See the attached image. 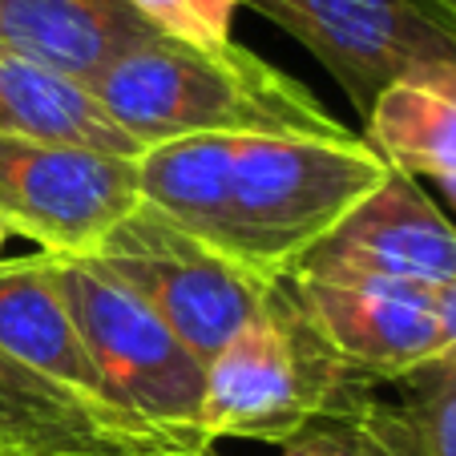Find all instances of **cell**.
<instances>
[{"label": "cell", "instance_id": "ffe728a7", "mask_svg": "<svg viewBox=\"0 0 456 456\" xmlns=\"http://www.w3.org/2000/svg\"><path fill=\"white\" fill-rule=\"evenodd\" d=\"M9 223H4V218H0V255H4V242H9Z\"/></svg>", "mask_w": 456, "mask_h": 456}, {"label": "cell", "instance_id": "603a6c76", "mask_svg": "<svg viewBox=\"0 0 456 456\" xmlns=\"http://www.w3.org/2000/svg\"><path fill=\"white\" fill-rule=\"evenodd\" d=\"M0 456H9V452H4V448H0Z\"/></svg>", "mask_w": 456, "mask_h": 456}, {"label": "cell", "instance_id": "7a4b0ae2", "mask_svg": "<svg viewBox=\"0 0 456 456\" xmlns=\"http://www.w3.org/2000/svg\"><path fill=\"white\" fill-rule=\"evenodd\" d=\"M89 89L142 154L166 142L215 134L360 138L303 81L234 41L223 49H194L154 37L113 61Z\"/></svg>", "mask_w": 456, "mask_h": 456}, {"label": "cell", "instance_id": "4fadbf2b", "mask_svg": "<svg viewBox=\"0 0 456 456\" xmlns=\"http://www.w3.org/2000/svg\"><path fill=\"white\" fill-rule=\"evenodd\" d=\"M363 126V142L392 170L436 182L456 210V61H432L392 81Z\"/></svg>", "mask_w": 456, "mask_h": 456}, {"label": "cell", "instance_id": "2e32d148", "mask_svg": "<svg viewBox=\"0 0 456 456\" xmlns=\"http://www.w3.org/2000/svg\"><path fill=\"white\" fill-rule=\"evenodd\" d=\"M400 412L412 420L428 456H456V360L452 355L400 379Z\"/></svg>", "mask_w": 456, "mask_h": 456}, {"label": "cell", "instance_id": "ba28073f", "mask_svg": "<svg viewBox=\"0 0 456 456\" xmlns=\"http://www.w3.org/2000/svg\"><path fill=\"white\" fill-rule=\"evenodd\" d=\"M311 328L352 376L368 384H400L404 376L444 360V328L436 291L384 279H287Z\"/></svg>", "mask_w": 456, "mask_h": 456}, {"label": "cell", "instance_id": "5b68a950", "mask_svg": "<svg viewBox=\"0 0 456 456\" xmlns=\"http://www.w3.org/2000/svg\"><path fill=\"white\" fill-rule=\"evenodd\" d=\"M89 258L138 295L202 363L267 307L275 287L239 271L146 202L129 210Z\"/></svg>", "mask_w": 456, "mask_h": 456}, {"label": "cell", "instance_id": "9c48e42d", "mask_svg": "<svg viewBox=\"0 0 456 456\" xmlns=\"http://www.w3.org/2000/svg\"><path fill=\"white\" fill-rule=\"evenodd\" d=\"M295 275L307 279H384V283L440 287L456 283V223L404 170H387L344 223L319 242Z\"/></svg>", "mask_w": 456, "mask_h": 456}, {"label": "cell", "instance_id": "3957f363", "mask_svg": "<svg viewBox=\"0 0 456 456\" xmlns=\"http://www.w3.org/2000/svg\"><path fill=\"white\" fill-rule=\"evenodd\" d=\"M355 379L311 328L283 279L271 287L267 307L207 363L202 440L210 448L226 436L287 444Z\"/></svg>", "mask_w": 456, "mask_h": 456}, {"label": "cell", "instance_id": "8992f818", "mask_svg": "<svg viewBox=\"0 0 456 456\" xmlns=\"http://www.w3.org/2000/svg\"><path fill=\"white\" fill-rule=\"evenodd\" d=\"M138 202V162L129 158L0 134V218L41 255H94Z\"/></svg>", "mask_w": 456, "mask_h": 456}, {"label": "cell", "instance_id": "8fae6325", "mask_svg": "<svg viewBox=\"0 0 456 456\" xmlns=\"http://www.w3.org/2000/svg\"><path fill=\"white\" fill-rule=\"evenodd\" d=\"M0 448L9 456H178L170 440L102 412L0 352Z\"/></svg>", "mask_w": 456, "mask_h": 456}, {"label": "cell", "instance_id": "e0dca14e", "mask_svg": "<svg viewBox=\"0 0 456 456\" xmlns=\"http://www.w3.org/2000/svg\"><path fill=\"white\" fill-rule=\"evenodd\" d=\"M158 37L194 49L231 45L234 17L247 0H126Z\"/></svg>", "mask_w": 456, "mask_h": 456}, {"label": "cell", "instance_id": "52a82bcc", "mask_svg": "<svg viewBox=\"0 0 456 456\" xmlns=\"http://www.w3.org/2000/svg\"><path fill=\"white\" fill-rule=\"evenodd\" d=\"M303 45L368 118L376 97L404 73L456 61V37L416 0H247Z\"/></svg>", "mask_w": 456, "mask_h": 456}, {"label": "cell", "instance_id": "30bf717a", "mask_svg": "<svg viewBox=\"0 0 456 456\" xmlns=\"http://www.w3.org/2000/svg\"><path fill=\"white\" fill-rule=\"evenodd\" d=\"M0 352H9L28 371L81 396L86 404L142 424L138 416H129L118 404L102 368L89 355L86 339L73 323L69 303L61 295L53 255L37 250V255L20 258H0Z\"/></svg>", "mask_w": 456, "mask_h": 456}, {"label": "cell", "instance_id": "277c9868", "mask_svg": "<svg viewBox=\"0 0 456 456\" xmlns=\"http://www.w3.org/2000/svg\"><path fill=\"white\" fill-rule=\"evenodd\" d=\"M57 279L118 404L178 452H207L199 428L207 363L97 258H57Z\"/></svg>", "mask_w": 456, "mask_h": 456}, {"label": "cell", "instance_id": "9a60e30c", "mask_svg": "<svg viewBox=\"0 0 456 456\" xmlns=\"http://www.w3.org/2000/svg\"><path fill=\"white\" fill-rule=\"evenodd\" d=\"M279 448V456H428L400 404L379 400L368 379L347 384L328 412Z\"/></svg>", "mask_w": 456, "mask_h": 456}, {"label": "cell", "instance_id": "44dd1931", "mask_svg": "<svg viewBox=\"0 0 456 456\" xmlns=\"http://www.w3.org/2000/svg\"><path fill=\"white\" fill-rule=\"evenodd\" d=\"M178 456H218L215 448H207V452H178Z\"/></svg>", "mask_w": 456, "mask_h": 456}, {"label": "cell", "instance_id": "5bb4252c", "mask_svg": "<svg viewBox=\"0 0 456 456\" xmlns=\"http://www.w3.org/2000/svg\"><path fill=\"white\" fill-rule=\"evenodd\" d=\"M0 134L81 146L129 162L142 158V146L105 113L94 89L9 49H0Z\"/></svg>", "mask_w": 456, "mask_h": 456}, {"label": "cell", "instance_id": "d6986e66", "mask_svg": "<svg viewBox=\"0 0 456 456\" xmlns=\"http://www.w3.org/2000/svg\"><path fill=\"white\" fill-rule=\"evenodd\" d=\"M432 12H436L440 20H444V28L456 37V0H428Z\"/></svg>", "mask_w": 456, "mask_h": 456}, {"label": "cell", "instance_id": "7402d4cb", "mask_svg": "<svg viewBox=\"0 0 456 456\" xmlns=\"http://www.w3.org/2000/svg\"><path fill=\"white\" fill-rule=\"evenodd\" d=\"M416 4H420V9H428V12H432V4H428V0H416ZM432 17H436V12H432ZM436 20H440V17H436ZM440 25H444V20H440Z\"/></svg>", "mask_w": 456, "mask_h": 456}, {"label": "cell", "instance_id": "6da1fadb", "mask_svg": "<svg viewBox=\"0 0 456 456\" xmlns=\"http://www.w3.org/2000/svg\"><path fill=\"white\" fill-rule=\"evenodd\" d=\"M387 170L363 138L215 134L146 150L138 194L239 271L283 283Z\"/></svg>", "mask_w": 456, "mask_h": 456}, {"label": "cell", "instance_id": "ac0fdd59", "mask_svg": "<svg viewBox=\"0 0 456 456\" xmlns=\"http://www.w3.org/2000/svg\"><path fill=\"white\" fill-rule=\"evenodd\" d=\"M436 315H440V328H444L448 355L456 360V283H448L436 291Z\"/></svg>", "mask_w": 456, "mask_h": 456}, {"label": "cell", "instance_id": "7c38bea8", "mask_svg": "<svg viewBox=\"0 0 456 456\" xmlns=\"http://www.w3.org/2000/svg\"><path fill=\"white\" fill-rule=\"evenodd\" d=\"M154 37L126 0H0V49L81 86Z\"/></svg>", "mask_w": 456, "mask_h": 456}]
</instances>
